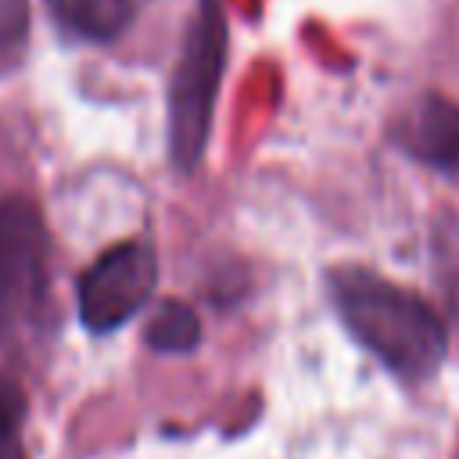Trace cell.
<instances>
[{"instance_id": "cell-5", "label": "cell", "mask_w": 459, "mask_h": 459, "mask_svg": "<svg viewBox=\"0 0 459 459\" xmlns=\"http://www.w3.org/2000/svg\"><path fill=\"white\" fill-rule=\"evenodd\" d=\"M402 140L420 161L459 172V104L441 97L420 100Z\"/></svg>"}, {"instance_id": "cell-10", "label": "cell", "mask_w": 459, "mask_h": 459, "mask_svg": "<svg viewBox=\"0 0 459 459\" xmlns=\"http://www.w3.org/2000/svg\"><path fill=\"white\" fill-rule=\"evenodd\" d=\"M0 459H25L18 437H0Z\"/></svg>"}, {"instance_id": "cell-4", "label": "cell", "mask_w": 459, "mask_h": 459, "mask_svg": "<svg viewBox=\"0 0 459 459\" xmlns=\"http://www.w3.org/2000/svg\"><path fill=\"white\" fill-rule=\"evenodd\" d=\"M47 287V237L25 197L0 201V326L36 316Z\"/></svg>"}, {"instance_id": "cell-9", "label": "cell", "mask_w": 459, "mask_h": 459, "mask_svg": "<svg viewBox=\"0 0 459 459\" xmlns=\"http://www.w3.org/2000/svg\"><path fill=\"white\" fill-rule=\"evenodd\" d=\"M22 416H25V402H22L18 387L0 380V437H18Z\"/></svg>"}, {"instance_id": "cell-7", "label": "cell", "mask_w": 459, "mask_h": 459, "mask_svg": "<svg viewBox=\"0 0 459 459\" xmlns=\"http://www.w3.org/2000/svg\"><path fill=\"white\" fill-rule=\"evenodd\" d=\"M201 341V323L186 301H165L147 323V344L154 351H190Z\"/></svg>"}, {"instance_id": "cell-2", "label": "cell", "mask_w": 459, "mask_h": 459, "mask_svg": "<svg viewBox=\"0 0 459 459\" xmlns=\"http://www.w3.org/2000/svg\"><path fill=\"white\" fill-rule=\"evenodd\" d=\"M226 61V22L215 0H197L183 54L169 90V154L172 165L194 172L201 165L212 108Z\"/></svg>"}, {"instance_id": "cell-1", "label": "cell", "mask_w": 459, "mask_h": 459, "mask_svg": "<svg viewBox=\"0 0 459 459\" xmlns=\"http://www.w3.org/2000/svg\"><path fill=\"white\" fill-rule=\"evenodd\" d=\"M330 290H333V305H337L344 326L387 369H394L398 377L420 380L441 366L445 326L423 298H416L366 269L333 273Z\"/></svg>"}, {"instance_id": "cell-6", "label": "cell", "mask_w": 459, "mask_h": 459, "mask_svg": "<svg viewBox=\"0 0 459 459\" xmlns=\"http://www.w3.org/2000/svg\"><path fill=\"white\" fill-rule=\"evenodd\" d=\"M50 14L82 39H118L133 22V0H47Z\"/></svg>"}, {"instance_id": "cell-3", "label": "cell", "mask_w": 459, "mask_h": 459, "mask_svg": "<svg viewBox=\"0 0 459 459\" xmlns=\"http://www.w3.org/2000/svg\"><path fill=\"white\" fill-rule=\"evenodd\" d=\"M158 258L151 244L129 240L104 251L79 280V319L93 333H108L133 319L154 294Z\"/></svg>"}, {"instance_id": "cell-8", "label": "cell", "mask_w": 459, "mask_h": 459, "mask_svg": "<svg viewBox=\"0 0 459 459\" xmlns=\"http://www.w3.org/2000/svg\"><path fill=\"white\" fill-rule=\"evenodd\" d=\"M29 39V4L0 0V68L14 65Z\"/></svg>"}]
</instances>
